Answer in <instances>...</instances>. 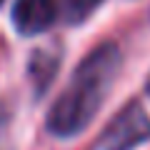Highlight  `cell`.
<instances>
[{
  "label": "cell",
  "instance_id": "cell-1",
  "mask_svg": "<svg viewBox=\"0 0 150 150\" xmlns=\"http://www.w3.org/2000/svg\"><path fill=\"white\" fill-rule=\"evenodd\" d=\"M120 70V53L115 45H100L80 63L73 85L58 98L48 112V128L55 135L80 133L98 112L105 93Z\"/></svg>",
  "mask_w": 150,
  "mask_h": 150
},
{
  "label": "cell",
  "instance_id": "cell-4",
  "mask_svg": "<svg viewBox=\"0 0 150 150\" xmlns=\"http://www.w3.org/2000/svg\"><path fill=\"white\" fill-rule=\"evenodd\" d=\"M98 5H100V0H63V13L70 23H80Z\"/></svg>",
  "mask_w": 150,
  "mask_h": 150
},
{
  "label": "cell",
  "instance_id": "cell-5",
  "mask_svg": "<svg viewBox=\"0 0 150 150\" xmlns=\"http://www.w3.org/2000/svg\"><path fill=\"white\" fill-rule=\"evenodd\" d=\"M148 90H150V85H148Z\"/></svg>",
  "mask_w": 150,
  "mask_h": 150
},
{
  "label": "cell",
  "instance_id": "cell-2",
  "mask_svg": "<svg viewBox=\"0 0 150 150\" xmlns=\"http://www.w3.org/2000/svg\"><path fill=\"white\" fill-rule=\"evenodd\" d=\"M150 138V118L140 110V105H130L112 120V125L103 135V150H130L138 143Z\"/></svg>",
  "mask_w": 150,
  "mask_h": 150
},
{
  "label": "cell",
  "instance_id": "cell-3",
  "mask_svg": "<svg viewBox=\"0 0 150 150\" xmlns=\"http://www.w3.org/2000/svg\"><path fill=\"white\" fill-rule=\"evenodd\" d=\"M55 15H58L55 0H15L13 8V23L23 35H38L48 30Z\"/></svg>",
  "mask_w": 150,
  "mask_h": 150
},
{
  "label": "cell",
  "instance_id": "cell-6",
  "mask_svg": "<svg viewBox=\"0 0 150 150\" xmlns=\"http://www.w3.org/2000/svg\"><path fill=\"white\" fill-rule=\"evenodd\" d=\"M0 3H3V0H0Z\"/></svg>",
  "mask_w": 150,
  "mask_h": 150
}]
</instances>
